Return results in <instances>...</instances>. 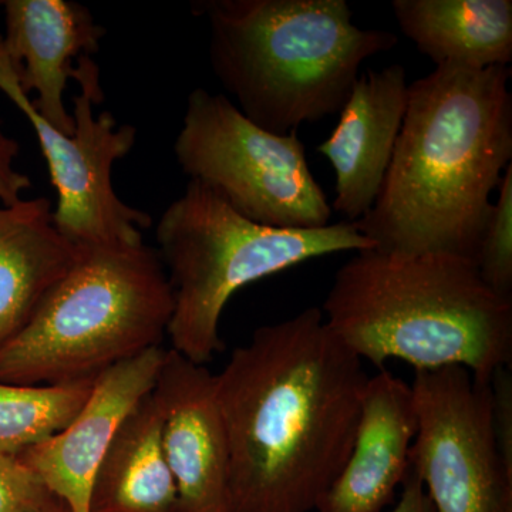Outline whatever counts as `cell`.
Masks as SVG:
<instances>
[{"instance_id":"cell-1","label":"cell","mask_w":512,"mask_h":512,"mask_svg":"<svg viewBox=\"0 0 512 512\" xmlns=\"http://www.w3.org/2000/svg\"><path fill=\"white\" fill-rule=\"evenodd\" d=\"M369 376L319 308L261 326L215 375L234 512H311L352 451Z\"/></svg>"},{"instance_id":"cell-2","label":"cell","mask_w":512,"mask_h":512,"mask_svg":"<svg viewBox=\"0 0 512 512\" xmlns=\"http://www.w3.org/2000/svg\"><path fill=\"white\" fill-rule=\"evenodd\" d=\"M510 66H437L409 84L379 197L353 222L377 251L473 259L512 158Z\"/></svg>"},{"instance_id":"cell-3","label":"cell","mask_w":512,"mask_h":512,"mask_svg":"<svg viewBox=\"0 0 512 512\" xmlns=\"http://www.w3.org/2000/svg\"><path fill=\"white\" fill-rule=\"evenodd\" d=\"M360 360L417 370L461 366L481 380L511 366L512 298L493 291L476 262L447 254L356 252L320 309Z\"/></svg>"},{"instance_id":"cell-4","label":"cell","mask_w":512,"mask_h":512,"mask_svg":"<svg viewBox=\"0 0 512 512\" xmlns=\"http://www.w3.org/2000/svg\"><path fill=\"white\" fill-rule=\"evenodd\" d=\"M210 62L238 110L285 136L340 113L370 57L399 37L353 23L345 0H200Z\"/></svg>"},{"instance_id":"cell-5","label":"cell","mask_w":512,"mask_h":512,"mask_svg":"<svg viewBox=\"0 0 512 512\" xmlns=\"http://www.w3.org/2000/svg\"><path fill=\"white\" fill-rule=\"evenodd\" d=\"M173 289L157 249L140 244L79 248L76 262L28 325L0 348V382L63 384L160 346Z\"/></svg>"},{"instance_id":"cell-6","label":"cell","mask_w":512,"mask_h":512,"mask_svg":"<svg viewBox=\"0 0 512 512\" xmlns=\"http://www.w3.org/2000/svg\"><path fill=\"white\" fill-rule=\"evenodd\" d=\"M156 238L173 289L171 349L201 366L225 348L221 316L239 289L320 256L375 248L353 222L316 229L256 224L198 181H188L161 215Z\"/></svg>"},{"instance_id":"cell-7","label":"cell","mask_w":512,"mask_h":512,"mask_svg":"<svg viewBox=\"0 0 512 512\" xmlns=\"http://www.w3.org/2000/svg\"><path fill=\"white\" fill-rule=\"evenodd\" d=\"M174 154L181 170L211 188L248 220L266 227L316 229L332 217L298 133H269L228 97L188 96Z\"/></svg>"},{"instance_id":"cell-8","label":"cell","mask_w":512,"mask_h":512,"mask_svg":"<svg viewBox=\"0 0 512 512\" xmlns=\"http://www.w3.org/2000/svg\"><path fill=\"white\" fill-rule=\"evenodd\" d=\"M80 93L73 100V134L47 123L23 92L15 64L0 36V92L32 124L57 192L53 222L60 234L77 248L92 245L140 244L141 229L150 228V215L120 200L111 183L116 161L127 157L136 144L137 128L119 126L110 111L94 114L103 103L99 66L90 56L77 59Z\"/></svg>"},{"instance_id":"cell-9","label":"cell","mask_w":512,"mask_h":512,"mask_svg":"<svg viewBox=\"0 0 512 512\" xmlns=\"http://www.w3.org/2000/svg\"><path fill=\"white\" fill-rule=\"evenodd\" d=\"M417 434L414 473L436 512H494L512 494V468L495 444L490 380L461 366L417 370L412 384Z\"/></svg>"},{"instance_id":"cell-10","label":"cell","mask_w":512,"mask_h":512,"mask_svg":"<svg viewBox=\"0 0 512 512\" xmlns=\"http://www.w3.org/2000/svg\"><path fill=\"white\" fill-rule=\"evenodd\" d=\"M154 394L163 412L164 451L177 485L178 512H234L215 375L168 349Z\"/></svg>"},{"instance_id":"cell-11","label":"cell","mask_w":512,"mask_h":512,"mask_svg":"<svg viewBox=\"0 0 512 512\" xmlns=\"http://www.w3.org/2000/svg\"><path fill=\"white\" fill-rule=\"evenodd\" d=\"M167 350L154 346L101 373L66 429L18 456L74 512H89L97 468L124 421L153 392Z\"/></svg>"},{"instance_id":"cell-12","label":"cell","mask_w":512,"mask_h":512,"mask_svg":"<svg viewBox=\"0 0 512 512\" xmlns=\"http://www.w3.org/2000/svg\"><path fill=\"white\" fill-rule=\"evenodd\" d=\"M409 103L402 64L359 74L338 126L318 151L335 171L332 211L348 222L372 210L392 161Z\"/></svg>"},{"instance_id":"cell-13","label":"cell","mask_w":512,"mask_h":512,"mask_svg":"<svg viewBox=\"0 0 512 512\" xmlns=\"http://www.w3.org/2000/svg\"><path fill=\"white\" fill-rule=\"evenodd\" d=\"M8 55L23 92L35 93L40 117L64 134H73L74 119L64 104L67 80L74 79L73 59L96 55L106 29L92 12L70 0H5Z\"/></svg>"},{"instance_id":"cell-14","label":"cell","mask_w":512,"mask_h":512,"mask_svg":"<svg viewBox=\"0 0 512 512\" xmlns=\"http://www.w3.org/2000/svg\"><path fill=\"white\" fill-rule=\"evenodd\" d=\"M416 434L412 386L387 370L369 377L352 451L316 512H383L409 470Z\"/></svg>"},{"instance_id":"cell-15","label":"cell","mask_w":512,"mask_h":512,"mask_svg":"<svg viewBox=\"0 0 512 512\" xmlns=\"http://www.w3.org/2000/svg\"><path fill=\"white\" fill-rule=\"evenodd\" d=\"M77 255L56 228L47 198L0 205V348L28 325Z\"/></svg>"},{"instance_id":"cell-16","label":"cell","mask_w":512,"mask_h":512,"mask_svg":"<svg viewBox=\"0 0 512 512\" xmlns=\"http://www.w3.org/2000/svg\"><path fill=\"white\" fill-rule=\"evenodd\" d=\"M392 9L403 35L436 67L512 62L511 0H394Z\"/></svg>"},{"instance_id":"cell-17","label":"cell","mask_w":512,"mask_h":512,"mask_svg":"<svg viewBox=\"0 0 512 512\" xmlns=\"http://www.w3.org/2000/svg\"><path fill=\"white\" fill-rule=\"evenodd\" d=\"M89 512H178L165 457L163 412L148 393L127 417L97 468Z\"/></svg>"},{"instance_id":"cell-18","label":"cell","mask_w":512,"mask_h":512,"mask_svg":"<svg viewBox=\"0 0 512 512\" xmlns=\"http://www.w3.org/2000/svg\"><path fill=\"white\" fill-rule=\"evenodd\" d=\"M94 380L63 384L0 382V453L18 457L72 423Z\"/></svg>"},{"instance_id":"cell-19","label":"cell","mask_w":512,"mask_h":512,"mask_svg":"<svg viewBox=\"0 0 512 512\" xmlns=\"http://www.w3.org/2000/svg\"><path fill=\"white\" fill-rule=\"evenodd\" d=\"M497 190V202L491 208L474 262L485 284L512 298V164Z\"/></svg>"},{"instance_id":"cell-20","label":"cell","mask_w":512,"mask_h":512,"mask_svg":"<svg viewBox=\"0 0 512 512\" xmlns=\"http://www.w3.org/2000/svg\"><path fill=\"white\" fill-rule=\"evenodd\" d=\"M47 488L18 457L0 453V512H25L39 503Z\"/></svg>"},{"instance_id":"cell-21","label":"cell","mask_w":512,"mask_h":512,"mask_svg":"<svg viewBox=\"0 0 512 512\" xmlns=\"http://www.w3.org/2000/svg\"><path fill=\"white\" fill-rule=\"evenodd\" d=\"M19 156L18 141L6 136L0 123V202L3 207H12L22 201V194L32 187L28 175L15 168Z\"/></svg>"},{"instance_id":"cell-22","label":"cell","mask_w":512,"mask_h":512,"mask_svg":"<svg viewBox=\"0 0 512 512\" xmlns=\"http://www.w3.org/2000/svg\"><path fill=\"white\" fill-rule=\"evenodd\" d=\"M399 501L389 512H436L419 476L409 466Z\"/></svg>"},{"instance_id":"cell-23","label":"cell","mask_w":512,"mask_h":512,"mask_svg":"<svg viewBox=\"0 0 512 512\" xmlns=\"http://www.w3.org/2000/svg\"><path fill=\"white\" fill-rule=\"evenodd\" d=\"M25 512H74L72 507L63 501L62 498L47 491L45 497Z\"/></svg>"},{"instance_id":"cell-24","label":"cell","mask_w":512,"mask_h":512,"mask_svg":"<svg viewBox=\"0 0 512 512\" xmlns=\"http://www.w3.org/2000/svg\"><path fill=\"white\" fill-rule=\"evenodd\" d=\"M494 512H512V495H505L501 498Z\"/></svg>"},{"instance_id":"cell-25","label":"cell","mask_w":512,"mask_h":512,"mask_svg":"<svg viewBox=\"0 0 512 512\" xmlns=\"http://www.w3.org/2000/svg\"><path fill=\"white\" fill-rule=\"evenodd\" d=\"M0 3H2V2H0Z\"/></svg>"}]
</instances>
